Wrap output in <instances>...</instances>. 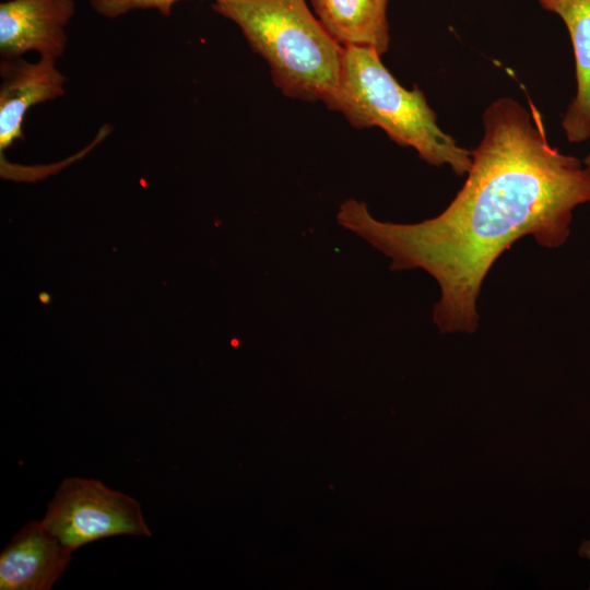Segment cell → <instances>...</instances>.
Wrapping results in <instances>:
<instances>
[{"instance_id":"8fae6325","label":"cell","mask_w":590,"mask_h":590,"mask_svg":"<svg viewBox=\"0 0 590 590\" xmlns=\"http://www.w3.org/2000/svg\"><path fill=\"white\" fill-rule=\"evenodd\" d=\"M579 555L590 559V541L582 542V544H581V546L579 548ZM589 589H590V587H589Z\"/></svg>"},{"instance_id":"6da1fadb","label":"cell","mask_w":590,"mask_h":590,"mask_svg":"<svg viewBox=\"0 0 590 590\" xmlns=\"http://www.w3.org/2000/svg\"><path fill=\"white\" fill-rule=\"evenodd\" d=\"M530 107L504 97L486 108L467 180L439 215L394 224L355 200L340 208V224L388 256L392 270L420 268L436 279L434 321L441 332H473L476 298L497 258L527 235L543 247L562 246L573 210L590 202V165L552 146Z\"/></svg>"},{"instance_id":"30bf717a","label":"cell","mask_w":590,"mask_h":590,"mask_svg":"<svg viewBox=\"0 0 590 590\" xmlns=\"http://www.w3.org/2000/svg\"><path fill=\"white\" fill-rule=\"evenodd\" d=\"M177 1L179 0H90V4L97 14L114 19L143 9H156L161 14L169 16Z\"/></svg>"},{"instance_id":"7a4b0ae2","label":"cell","mask_w":590,"mask_h":590,"mask_svg":"<svg viewBox=\"0 0 590 590\" xmlns=\"http://www.w3.org/2000/svg\"><path fill=\"white\" fill-rule=\"evenodd\" d=\"M212 8L240 28L285 95L330 105L340 82L344 47L305 0H214Z\"/></svg>"},{"instance_id":"5b68a950","label":"cell","mask_w":590,"mask_h":590,"mask_svg":"<svg viewBox=\"0 0 590 590\" xmlns=\"http://www.w3.org/2000/svg\"><path fill=\"white\" fill-rule=\"evenodd\" d=\"M75 12L73 0H8L0 4L1 59L35 51L57 61L68 42L66 26Z\"/></svg>"},{"instance_id":"52a82bcc","label":"cell","mask_w":590,"mask_h":590,"mask_svg":"<svg viewBox=\"0 0 590 590\" xmlns=\"http://www.w3.org/2000/svg\"><path fill=\"white\" fill-rule=\"evenodd\" d=\"M40 521L27 522L0 554L1 590H49L72 558Z\"/></svg>"},{"instance_id":"277c9868","label":"cell","mask_w":590,"mask_h":590,"mask_svg":"<svg viewBox=\"0 0 590 590\" xmlns=\"http://www.w3.org/2000/svg\"><path fill=\"white\" fill-rule=\"evenodd\" d=\"M40 523L73 552L105 538L152 535L138 500L76 476L62 480Z\"/></svg>"},{"instance_id":"8992f818","label":"cell","mask_w":590,"mask_h":590,"mask_svg":"<svg viewBox=\"0 0 590 590\" xmlns=\"http://www.w3.org/2000/svg\"><path fill=\"white\" fill-rule=\"evenodd\" d=\"M49 58L30 62L22 57L0 63V151L23 139V121L31 107L64 95L67 78Z\"/></svg>"},{"instance_id":"9c48e42d","label":"cell","mask_w":590,"mask_h":590,"mask_svg":"<svg viewBox=\"0 0 590 590\" xmlns=\"http://www.w3.org/2000/svg\"><path fill=\"white\" fill-rule=\"evenodd\" d=\"M319 22L344 48L365 47L379 55L388 50L389 0H310Z\"/></svg>"},{"instance_id":"7c38bea8","label":"cell","mask_w":590,"mask_h":590,"mask_svg":"<svg viewBox=\"0 0 590 590\" xmlns=\"http://www.w3.org/2000/svg\"><path fill=\"white\" fill-rule=\"evenodd\" d=\"M585 164L590 165V152L588 153L587 157L585 158Z\"/></svg>"},{"instance_id":"ba28073f","label":"cell","mask_w":590,"mask_h":590,"mask_svg":"<svg viewBox=\"0 0 590 590\" xmlns=\"http://www.w3.org/2000/svg\"><path fill=\"white\" fill-rule=\"evenodd\" d=\"M544 10L557 14L570 35L575 54L576 95L563 116L569 142L590 138V0H539Z\"/></svg>"},{"instance_id":"3957f363","label":"cell","mask_w":590,"mask_h":590,"mask_svg":"<svg viewBox=\"0 0 590 590\" xmlns=\"http://www.w3.org/2000/svg\"><path fill=\"white\" fill-rule=\"evenodd\" d=\"M376 50L344 48L337 93L328 106L355 128L378 127L397 144L411 146L426 163L448 164L457 175L471 166V151L457 144L437 125V117L418 87L404 88L387 70Z\"/></svg>"}]
</instances>
